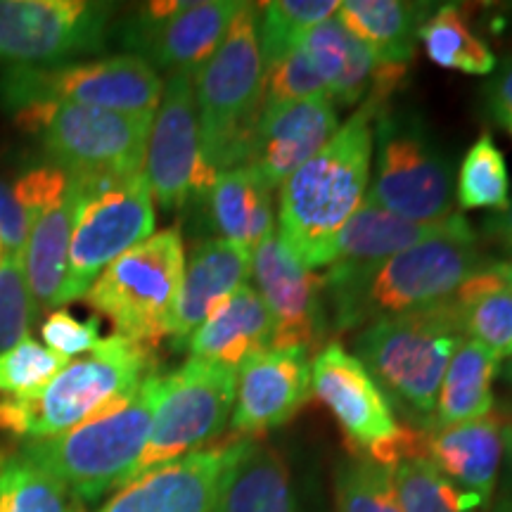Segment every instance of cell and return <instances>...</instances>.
I'll use <instances>...</instances> for the list:
<instances>
[{
    "label": "cell",
    "mask_w": 512,
    "mask_h": 512,
    "mask_svg": "<svg viewBox=\"0 0 512 512\" xmlns=\"http://www.w3.org/2000/svg\"><path fill=\"white\" fill-rule=\"evenodd\" d=\"M456 202L460 209H508L510 204V176L508 164L494 136L484 131L460 162L456 181Z\"/></svg>",
    "instance_id": "obj_33"
},
{
    "label": "cell",
    "mask_w": 512,
    "mask_h": 512,
    "mask_svg": "<svg viewBox=\"0 0 512 512\" xmlns=\"http://www.w3.org/2000/svg\"><path fill=\"white\" fill-rule=\"evenodd\" d=\"M36 304L27 285L22 256H8L0 266V354L29 337Z\"/></svg>",
    "instance_id": "obj_40"
},
{
    "label": "cell",
    "mask_w": 512,
    "mask_h": 512,
    "mask_svg": "<svg viewBox=\"0 0 512 512\" xmlns=\"http://www.w3.org/2000/svg\"><path fill=\"white\" fill-rule=\"evenodd\" d=\"M503 375H505V380H508L510 384H512V358L508 363H505V368H503Z\"/></svg>",
    "instance_id": "obj_47"
},
{
    "label": "cell",
    "mask_w": 512,
    "mask_h": 512,
    "mask_svg": "<svg viewBox=\"0 0 512 512\" xmlns=\"http://www.w3.org/2000/svg\"><path fill=\"white\" fill-rule=\"evenodd\" d=\"M259 10V43L264 67L299 43L306 31L337 15L335 0H275L256 5Z\"/></svg>",
    "instance_id": "obj_36"
},
{
    "label": "cell",
    "mask_w": 512,
    "mask_h": 512,
    "mask_svg": "<svg viewBox=\"0 0 512 512\" xmlns=\"http://www.w3.org/2000/svg\"><path fill=\"white\" fill-rule=\"evenodd\" d=\"M159 387L162 375H150L124 406L57 437L27 441L19 458L57 479L81 503L121 489L145 451Z\"/></svg>",
    "instance_id": "obj_5"
},
{
    "label": "cell",
    "mask_w": 512,
    "mask_h": 512,
    "mask_svg": "<svg viewBox=\"0 0 512 512\" xmlns=\"http://www.w3.org/2000/svg\"><path fill=\"white\" fill-rule=\"evenodd\" d=\"M5 261H8V252H5V245H3V240H0V266H3Z\"/></svg>",
    "instance_id": "obj_48"
},
{
    "label": "cell",
    "mask_w": 512,
    "mask_h": 512,
    "mask_svg": "<svg viewBox=\"0 0 512 512\" xmlns=\"http://www.w3.org/2000/svg\"><path fill=\"white\" fill-rule=\"evenodd\" d=\"M202 155L216 174L247 166L256 121L264 110V57L259 10L242 3L216 53L195 74Z\"/></svg>",
    "instance_id": "obj_4"
},
{
    "label": "cell",
    "mask_w": 512,
    "mask_h": 512,
    "mask_svg": "<svg viewBox=\"0 0 512 512\" xmlns=\"http://www.w3.org/2000/svg\"><path fill=\"white\" fill-rule=\"evenodd\" d=\"M185 347L190 358L238 370L247 358L273 347V318L252 283L233 292L192 332Z\"/></svg>",
    "instance_id": "obj_25"
},
{
    "label": "cell",
    "mask_w": 512,
    "mask_h": 512,
    "mask_svg": "<svg viewBox=\"0 0 512 512\" xmlns=\"http://www.w3.org/2000/svg\"><path fill=\"white\" fill-rule=\"evenodd\" d=\"M486 102L494 117L501 121L512 117V53L501 64H496L494 76L484 88Z\"/></svg>",
    "instance_id": "obj_43"
},
{
    "label": "cell",
    "mask_w": 512,
    "mask_h": 512,
    "mask_svg": "<svg viewBox=\"0 0 512 512\" xmlns=\"http://www.w3.org/2000/svg\"><path fill=\"white\" fill-rule=\"evenodd\" d=\"M41 335L48 349H53L67 358L88 354V351L98 347V342L102 339L98 318L79 320L64 309L53 311L43 320Z\"/></svg>",
    "instance_id": "obj_41"
},
{
    "label": "cell",
    "mask_w": 512,
    "mask_h": 512,
    "mask_svg": "<svg viewBox=\"0 0 512 512\" xmlns=\"http://www.w3.org/2000/svg\"><path fill=\"white\" fill-rule=\"evenodd\" d=\"M377 114L373 105L358 107L323 150L280 185L278 238L309 271L335 261L337 235L366 200Z\"/></svg>",
    "instance_id": "obj_1"
},
{
    "label": "cell",
    "mask_w": 512,
    "mask_h": 512,
    "mask_svg": "<svg viewBox=\"0 0 512 512\" xmlns=\"http://www.w3.org/2000/svg\"><path fill=\"white\" fill-rule=\"evenodd\" d=\"M505 451H508L510 467H512V422H510V427H508V446H505Z\"/></svg>",
    "instance_id": "obj_46"
},
{
    "label": "cell",
    "mask_w": 512,
    "mask_h": 512,
    "mask_svg": "<svg viewBox=\"0 0 512 512\" xmlns=\"http://www.w3.org/2000/svg\"><path fill=\"white\" fill-rule=\"evenodd\" d=\"M252 278L273 318V347L323 349L328 335L325 275L309 271L271 233L252 252Z\"/></svg>",
    "instance_id": "obj_17"
},
{
    "label": "cell",
    "mask_w": 512,
    "mask_h": 512,
    "mask_svg": "<svg viewBox=\"0 0 512 512\" xmlns=\"http://www.w3.org/2000/svg\"><path fill=\"white\" fill-rule=\"evenodd\" d=\"M240 439L202 448L121 486L98 512H216Z\"/></svg>",
    "instance_id": "obj_19"
},
{
    "label": "cell",
    "mask_w": 512,
    "mask_h": 512,
    "mask_svg": "<svg viewBox=\"0 0 512 512\" xmlns=\"http://www.w3.org/2000/svg\"><path fill=\"white\" fill-rule=\"evenodd\" d=\"M311 389L361 458L389 470L403 460L427 458V432L396 420L380 384L339 342L325 344L311 361Z\"/></svg>",
    "instance_id": "obj_11"
},
{
    "label": "cell",
    "mask_w": 512,
    "mask_h": 512,
    "mask_svg": "<svg viewBox=\"0 0 512 512\" xmlns=\"http://www.w3.org/2000/svg\"><path fill=\"white\" fill-rule=\"evenodd\" d=\"M252 252L235 242L209 238L192 247L183 271V283L169 316V337L178 347L207 320L233 292L247 283Z\"/></svg>",
    "instance_id": "obj_22"
},
{
    "label": "cell",
    "mask_w": 512,
    "mask_h": 512,
    "mask_svg": "<svg viewBox=\"0 0 512 512\" xmlns=\"http://www.w3.org/2000/svg\"><path fill=\"white\" fill-rule=\"evenodd\" d=\"M508 427L510 422L498 411L460 425L437 427L427 434V458L448 482L486 505L501 472Z\"/></svg>",
    "instance_id": "obj_23"
},
{
    "label": "cell",
    "mask_w": 512,
    "mask_h": 512,
    "mask_svg": "<svg viewBox=\"0 0 512 512\" xmlns=\"http://www.w3.org/2000/svg\"><path fill=\"white\" fill-rule=\"evenodd\" d=\"M150 375L152 349L110 335L69 361L36 394L0 399V430L27 441L57 437L124 406Z\"/></svg>",
    "instance_id": "obj_3"
},
{
    "label": "cell",
    "mask_w": 512,
    "mask_h": 512,
    "mask_svg": "<svg viewBox=\"0 0 512 512\" xmlns=\"http://www.w3.org/2000/svg\"><path fill=\"white\" fill-rule=\"evenodd\" d=\"M162 91V76L128 53L48 67H5L0 74V105L12 114L34 105L157 114Z\"/></svg>",
    "instance_id": "obj_9"
},
{
    "label": "cell",
    "mask_w": 512,
    "mask_h": 512,
    "mask_svg": "<svg viewBox=\"0 0 512 512\" xmlns=\"http://www.w3.org/2000/svg\"><path fill=\"white\" fill-rule=\"evenodd\" d=\"M34 133L48 164L72 181L124 178L145 171L155 114H124L79 105H34L15 112Z\"/></svg>",
    "instance_id": "obj_7"
},
{
    "label": "cell",
    "mask_w": 512,
    "mask_h": 512,
    "mask_svg": "<svg viewBox=\"0 0 512 512\" xmlns=\"http://www.w3.org/2000/svg\"><path fill=\"white\" fill-rule=\"evenodd\" d=\"M145 176L152 197L169 211L185 207L192 197L209 195L219 176L202 155L192 72L169 74L164 81L147 143Z\"/></svg>",
    "instance_id": "obj_16"
},
{
    "label": "cell",
    "mask_w": 512,
    "mask_h": 512,
    "mask_svg": "<svg viewBox=\"0 0 512 512\" xmlns=\"http://www.w3.org/2000/svg\"><path fill=\"white\" fill-rule=\"evenodd\" d=\"M235 392L238 370L202 358H190L176 373L162 375L150 437L128 482L209 446L233 418Z\"/></svg>",
    "instance_id": "obj_13"
},
{
    "label": "cell",
    "mask_w": 512,
    "mask_h": 512,
    "mask_svg": "<svg viewBox=\"0 0 512 512\" xmlns=\"http://www.w3.org/2000/svg\"><path fill=\"white\" fill-rule=\"evenodd\" d=\"M110 3L93 0H0V62L48 67L105 50Z\"/></svg>",
    "instance_id": "obj_14"
},
{
    "label": "cell",
    "mask_w": 512,
    "mask_h": 512,
    "mask_svg": "<svg viewBox=\"0 0 512 512\" xmlns=\"http://www.w3.org/2000/svg\"><path fill=\"white\" fill-rule=\"evenodd\" d=\"M297 46L323 79L328 98L339 105H373L382 112L408 69L377 62L337 17L306 31Z\"/></svg>",
    "instance_id": "obj_20"
},
{
    "label": "cell",
    "mask_w": 512,
    "mask_h": 512,
    "mask_svg": "<svg viewBox=\"0 0 512 512\" xmlns=\"http://www.w3.org/2000/svg\"><path fill=\"white\" fill-rule=\"evenodd\" d=\"M482 268L475 230L432 238L363 271L328 268L325 285L335 328L356 330L444 304Z\"/></svg>",
    "instance_id": "obj_2"
},
{
    "label": "cell",
    "mask_w": 512,
    "mask_h": 512,
    "mask_svg": "<svg viewBox=\"0 0 512 512\" xmlns=\"http://www.w3.org/2000/svg\"><path fill=\"white\" fill-rule=\"evenodd\" d=\"M271 188L252 166L221 171L209 190V214L221 240L254 252L275 233Z\"/></svg>",
    "instance_id": "obj_27"
},
{
    "label": "cell",
    "mask_w": 512,
    "mask_h": 512,
    "mask_svg": "<svg viewBox=\"0 0 512 512\" xmlns=\"http://www.w3.org/2000/svg\"><path fill=\"white\" fill-rule=\"evenodd\" d=\"M465 337L484 344L498 358H512V290L489 266L472 275L453 297Z\"/></svg>",
    "instance_id": "obj_32"
},
{
    "label": "cell",
    "mask_w": 512,
    "mask_h": 512,
    "mask_svg": "<svg viewBox=\"0 0 512 512\" xmlns=\"http://www.w3.org/2000/svg\"><path fill=\"white\" fill-rule=\"evenodd\" d=\"M29 238V216L15 183L0 181V240L8 256H22Z\"/></svg>",
    "instance_id": "obj_42"
},
{
    "label": "cell",
    "mask_w": 512,
    "mask_h": 512,
    "mask_svg": "<svg viewBox=\"0 0 512 512\" xmlns=\"http://www.w3.org/2000/svg\"><path fill=\"white\" fill-rule=\"evenodd\" d=\"M470 230L472 226L460 214H451L437 223H420L401 219V216L363 202L347 221V226L342 228V233L337 235L335 261L328 268L332 271H363V268L382 264V261L432 238L470 233Z\"/></svg>",
    "instance_id": "obj_24"
},
{
    "label": "cell",
    "mask_w": 512,
    "mask_h": 512,
    "mask_svg": "<svg viewBox=\"0 0 512 512\" xmlns=\"http://www.w3.org/2000/svg\"><path fill=\"white\" fill-rule=\"evenodd\" d=\"M311 356L304 347H271L238 368L235 437L256 439L285 425L311 399Z\"/></svg>",
    "instance_id": "obj_18"
},
{
    "label": "cell",
    "mask_w": 512,
    "mask_h": 512,
    "mask_svg": "<svg viewBox=\"0 0 512 512\" xmlns=\"http://www.w3.org/2000/svg\"><path fill=\"white\" fill-rule=\"evenodd\" d=\"M467 342L453 299L368 325L356 339L358 361L415 418L434 422L446 368Z\"/></svg>",
    "instance_id": "obj_6"
},
{
    "label": "cell",
    "mask_w": 512,
    "mask_h": 512,
    "mask_svg": "<svg viewBox=\"0 0 512 512\" xmlns=\"http://www.w3.org/2000/svg\"><path fill=\"white\" fill-rule=\"evenodd\" d=\"M503 126L508 128V131H510V136H512V117H510V119H505V121H503Z\"/></svg>",
    "instance_id": "obj_49"
},
{
    "label": "cell",
    "mask_w": 512,
    "mask_h": 512,
    "mask_svg": "<svg viewBox=\"0 0 512 512\" xmlns=\"http://www.w3.org/2000/svg\"><path fill=\"white\" fill-rule=\"evenodd\" d=\"M240 8V0H155L121 24L119 41L155 72L197 74L221 46Z\"/></svg>",
    "instance_id": "obj_15"
},
{
    "label": "cell",
    "mask_w": 512,
    "mask_h": 512,
    "mask_svg": "<svg viewBox=\"0 0 512 512\" xmlns=\"http://www.w3.org/2000/svg\"><path fill=\"white\" fill-rule=\"evenodd\" d=\"M498 370L501 358L491 354L484 344L467 339L448 363L432 425H460L494 411V380Z\"/></svg>",
    "instance_id": "obj_30"
},
{
    "label": "cell",
    "mask_w": 512,
    "mask_h": 512,
    "mask_svg": "<svg viewBox=\"0 0 512 512\" xmlns=\"http://www.w3.org/2000/svg\"><path fill=\"white\" fill-rule=\"evenodd\" d=\"M418 41L434 64L451 72L486 76L494 74L498 64L494 50L475 34L465 10L456 3L441 5L427 15L418 31Z\"/></svg>",
    "instance_id": "obj_31"
},
{
    "label": "cell",
    "mask_w": 512,
    "mask_h": 512,
    "mask_svg": "<svg viewBox=\"0 0 512 512\" xmlns=\"http://www.w3.org/2000/svg\"><path fill=\"white\" fill-rule=\"evenodd\" d=\"M183 271V238L176 228H166L114 259L83 299L112 320L114 335L155 349L169 337V316Z\"/></svg>",
    "instance_id": "obj_8"
},
{
    "label": "cell",
    "mask_w": 512,
    "mask_h": 512,
    "mask_svg": "<svg viewBox=\"0 0 512 512\" xmlns=\"http://www.w3.org/2000/svg\"><path fill=\"white\" fill-rule=\"evenodd\" d=\"M0 512H86L79 498L19 456H0Z\"/></svg>",
    "instance_id": "obj_35"
},
{
    "label": "cell",
    "mask_w": 512,
    "mask_h": 512,
    "mask_svg": "<svg viewBox=\"0 0 512 512\" xmlns=\"http://www.w3.org/2000/svg\"><path fill=\"white\" fill-rule=\"evenodd\" d=\"M337 128V107L330 98L264 105L247 166L264 178L268 188H278L323 150Z\"/></svg>",
    "instance_id": "obj_21"
},
{
    "label": "cell",
    "mask_w": 512,
    "mask_h": 512,
    "mask_svg": "<svg viewBox=\"0 0 512 512\" xmlns=\"http://www.w3.org/2000/svg\"><path fill=\"white\" fill-rule=\"evenodd\" d=\"M72 358L57 354L36 339H22L0 354V394L29 396L43 389Z\"/></svg>",
    "instance_id": "obj_38"
},
{
    "label": "cell",
    "mask_w": 512,
    "mask_h": 512,
    "mask_svg": "<svg viewBox=\"0 0 512 512\" xmlns=\"http://www.w3.org/2000/svg\"><path fill=\"white\" fill-rule=\"evenodd\" d=\"M335 17L377 62L408 67L415 55L418 31L427 19V5L401 0H347L339 3Z\"/></svg>",
    "instance_id": "obj_28"
},
{
    "label": "cell",
    "mask_w": 512,
    "mask_h": 512,
    "mask_svg": "<svg viewBox=\"0 0 512 512\" xmlns=\"http://www.w3.org/2000/svg\"><path fill=\"white\" fill-rule=\"evenodd\" d=\"M394 494L403 512H477L486 508L434 467L430 458H411L392 467Z\"/></svg>",
    "instance_id": "obj_34"
},
{
    "label": "cell",
    "mask_w": 512,
    "mask_h": 512,
    "mask_svg": "<svg viewBox=\"0 0 512 512\" xmlns=\"http://www.w3.org/2000/svg\"><path fill=\"white\" fill-rule=\"evenodd\" d=\"M76 214V190L69 188L62 197L50 202L36 216L29 228L27 247H24V273L36 306L53 309L60 304V292L67 278L69 242H72Z\"/></svg>",
    "instance_id": "obj_29"
},
{
    "label": "cell",
    "mask_w": 512,
    "mask_h": 512,
    "mask_svg": "<svg viewBox=\"0 0 512 512\" xmlns=\"http://www.w3.org/2000/svg\"><path fill=\"white\" fill-rule=\"evenodd\" d=\"M489 271L496 275L501 283L512 290V259L510 261H498V264H489Z\"/></svg>",
    "instance_id": "obj_45"
},
{
    "label": "cell",
    "mask_w": 512,
    "mask_h": 512,
    "mask_svg": "<svg viewBox=\"0 0 512 512\" xmlns=\"http://www.w3.org/2000/svg\"><path fill=\"white\" fill-rule=\"evenodd\" d=\"M216 512H297L290 467L273 446L240 439Z\"/></svg>",
    "instance_id": "obj_26"
},
{
    "label": "cell",
    "mask_w": 512,
    "mask_h": 512,
    "mask_svg": "<svg viewBox=\"0 0 512 512\" xmlns=\"http://www.w3.org/2000/svg\"><path fill=\"white\" fill-rule=\"evenodd\" d=\"M72 183L76 214L60 304L83 299L114 259L155 235L157 221L145 171L124 178Z\"/></svg>",
    "instance_id": "obj_10"
},
{
    "label": "cell",
    "mask_w": 512,
    "mask_h": 512,
    "mask_svg": "<svg viewBox=\"0 0 512 512\" xmlns=\"http://www.w3.org/2000/svg\"><path fill=\"white\" fill-rule=\"evenodd\" d=\"M486 235H489L491 240L498 242L505 252L512 254V202L508 204V209L498 211V214L489 216V221H486Z\"/></svg>",
    "instance_id": "obj_44"
},
{
    "label": "cell",
    "mask_w": 512,
    "mask_h": 512,
    "mask_svg": "<svg viewBox=\"0 0 512 512\" xmlns=\"http://www.w3.org/2000/svg\"><path fill=\"white\" fill-rule=\"evenodd\" d=\"M375 121V176L363 202L408 221L448 219L456 204L451 164L427 138L425 128L403 114L384 110Z\"/></svg>",
    "instance_id": "obj_12"
},
{
    "label": "cell",
    "mask_w": 512,
    "mask_h": 512,
    "mask_svg": "<svg viewBox=\"0 0 512 512\" xmlns=\"http://www.w3.org/2000/svg\"><path fill=\"white\" fill-rule=\"evenodd\" d=\"M318 98H328V91L299 46L264 67V105Z\"/></svg>",
    "instance_id": "obj_39"
},
{
    "label": "cell",
    "mask_w": 512,
    "mask_h": 512,
    "mask_svg": "<svg viewBox=\"0 0 512 512\" xmlns=\"http://www.w3.org/2000/svg\"><path fill=\"white\" fill-rule=\"evenodd\" d=\"M335 496L337 512H403L394 494L392 470L366 458L339 465Z\"/></svg>",
    "instance_id": "obj_37"
}]
</instances>
